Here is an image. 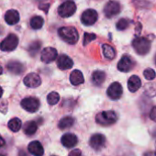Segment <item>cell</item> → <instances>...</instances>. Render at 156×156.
Here are the masks:
<instances>
[{"instance_id": "8fae6325", "label": "cell", "mask_w": 156, "mask_h": 156, "mask_svg": "<svg viewBox=\"0 0 156 156\" xmlns=\"http://www.w3.org/2000/svg\"><path fill=\"white\" fill-rule=\"evenodd\" d=\"M57 55H58V52H57L56 49H54L52 47H46L41 51V59L44 63H51L56 60Z\"/></svg>"}, {"instance_id": "cb8c5ba5", "label": "cell", "mask_w": 156, "mask_h": 156, "mask_svg": "<svg viewBox=\"0 0 156 156\" xmlns=\"http://www.w3.org/2000/svg\"><path fill=\"white\" fill-rule=\"evenodd\" d=\"M102 48H103L104 56H105L107 59L112 60V59L115 58V56H116V51H115V50H114L113 47H111V46L108 45V44H103Z\"/></svg>"}, {"instance_id": "83f0119b", "label": "cell", "mask_w": 156, "mask_h": 156, "mask_svg": "<svg viewBox=\"0 0 156 156\" xmlns=\"http://www.w3.org/2000/svg\"><path fill=\"white\" fill-rule=\"evenodd\" d=\"M60 100V96L58 93L56 92H51L48 95L47 97V101L48 103L51 105V106H53V105H56Z\"/></svg>"}, {"instance_id": "ba28073f", "label": "cell", "mask_w": 156, "mask_h": 156, "mask_svg": "<svg viewBox=\"0 0 156 156\" xmlns=\"http://www.w3.org/2000/svg\"><path fill=\"white\" fill-rule=\"evenodd\" d=\"M134 66H135V62L129 55L122 56L118 63V69L123 73H128L131 71Z\"/></svg>"}, {"instance_id": "3957f363", "label": "cell", "mask_w": 156, "mask_h": 156, "mask_svg": "<svg viewBox=\"0 0 156 156\" xmlns=\"http://www.w3.org/2000/svg\"><path fill=\"white\" fill-rule=\"evenodd\" d=\"M132 47L138 54L145 55L151 50V41L146 38L138 37V38L133 40Z\"/></svg>"}, {"instance_id": "60d3db41", "label": "cell", "mask_w": 156, "mask_h": 156, "mask_svg": "<svg viewBox=\"0 0 156 156\" xmlns=\"http://www.w3.org/2000/svg\"><path fill=\"white\" fill-rule=\"evenodd\" d=\"M155 155H156V142H155Z\"/></svg>"}, {"instance_id": "5b68a950", "label": "cell", "mask_w": 156, "mask_h": 156, "mask_svg": "<svg viewBox=\"0 0 156 156\" xmlns=\"http://www.w3.org/2000/svg\"><path fill=\"white\" fill-rule=\"evenodd\" d=\"M19 44V38L15 34H9L0 44V49L4 51H14Z\"/></svg>"}, {"instance_id": "4dcf8cb0", "label": "cell", "mask_w": 156, "mask_h": 156, "mask_svg": "<svg viewBox=\"0 0 156 156\" xmlns=\"http://www.w3.org/2000/svg\"><path fill=\"white\" fill-rule=\"evenodd\" d=\"M129 25V21L128 20H126V19H121V20H119L117 22L116 27H117V29H118L119 30H124L128 29Z\"/></svg>"}, {"instance_id": "7c38bea8", "label": "cell", "mask_w": 156, "mask_h": 156, "mask_svg": "<svg viewBox=\"0 0 156 156\" xmlns=\"http://www.w3.org/2000/svg\"><path fill=\"white\" fill-rule=\"evenodd\" d=\"M24 84L26 87H31V88H35L41 86V77L39 76V74L35 73H30L29 74H27L24 77V80H23Z\"/></svg>"}, {"instance_id": "2e32d148", "label": "cell", "mask_w": 156, "mask_h": 156, "mask_svg": "<svg viewBox=\"0 0 156 156\" xmlns=\"http://www.w3.org/2000/svg\"><path fill=\"white\" fill-rule=\"evenodd\" d=\"M28 151L34 156H42L44 153L43 147L38 140L31 141L28 146Z\"/></svg>"}, {"instance_id": "d4e9b609", "label": "cell", "mask_w": 156, "mask_h": 156, "mask_svg": "<svg viewBox=\"0 0 156 156\" xmlns=\"http://www.w3.org/2000/svg\"><path fill=\"white\" fill-rule=\"evenodd\" d=\"M8 126H9L10 130H12L13 132H17V131H19L20 129V128L22 126V122H21V120L20 119L14 118V119L9 120Z\"/></svg>"}, {"instance_id": "4fadbf2b", "label": "cell", "mask_w": 156, "mask_h": 156, "mask_svg": "<svg viewBox=\"0 0 156 156\" xmlns=\"http://www.w3.org/2000/svg\"><path fill=\"white\" fill-rule=\"evenodd\" d=\"M105 143H106V137L103 134H100V133L94 134L89 140L90 146L96 151L101 150L105 146Z\"/></svg>"}, {"instance_id": "f35d334b", "label": "cell", "mask_w": 156, "mask_h": 156, "mask_svg": "<svg viewBox=\"0 0 156 156\" xmlns=\"http://www.w3.org/2000/svg\"><path fill=\"white\" fill-rule=\"evenodd\" d=\"M2 95H3V89H2L1 87H0V98L2 97Z\"/></svg>"}, {"instance_id": "7a4b0ae2", "label": "cell", "mask_w": 156, "mask_h": 156, "mask_svg": "<svg viewBox=\"0 0 156 156\" xmlns=\"http://www.w3.org/2000/svg\"><path fill=\"white\" fill-rule=\"evenodd\" d=\"M118 120V115L113 110L102 111L96 117V121L102 126H109L115 124Z\"/></svg>"}, {"instance_id": "f1b7e54d", "label": "cell", "mask_w": 156, "mask_h": 156, "mask_svg": "<svg viewBox=\"0 0 156 156\" xmlns=\"http://www.w3.org/2000/svg\"><path fill=\"white\" fill-rule=\"evenodd\" d=\"M40 48H41V42L40 41H34L32 42L30 47H29V52L30 53V55H35L39 51H40Z\"/></svg>"}, {"instance_id": "e0dca14e", "label": "cell", "mask_w": 156, "mask_h": 156, "mask_svg": "<svg viewBox=\"0 0 156 156\" xmlns=\"http://www.w3.org/2000/svg\"><path fill=\"white\" fill-rule=\"evenodd\" d=\"M84 81H85V78H84L82 72H80L79 70H74L72 72L70 75V82L73 86H79L83 84Z\"/></svg>"}, {"instance_id": "d6986e66", "label": "cell", "mask_w": 156, "mask_h": 156, "mask_svg": "<svg viewBox=\"0 0 156 156\" xmlns=\"http://www.w3.org/2000/svg\"><path fill=\"white\" fill-rule=\"evenodd\" d=\"M141 87V81L137 75H132L128 81V88L130 92L138 91Z\"/></svg>"}, {"instance_id": "4316f807", "label": "cell", "mask_w": 156, "mask_h": 156, "mask_svg": "<svg viewBox=\"0 0 156 156\" xmlns=\"http://www.w3.org/2000/svg\"><path fill=\"white\" fill-rule=\"evenodd\" d=\"M144 93L146 96H148L150 98L156 96V84H154V83L146 84L144 87Z\"/></svg>"}, {"instance_id": "5bb4252c", "label": "cell", "mask_w": 156, "mask_h": 156, "mask_svg": "<svg viewBox=\"0 0 156 156\" xmlns=\"http://www.w3.org/2000/svg\"><path fill=\"white\" fill-rule=\"evenodd\" d=\"M73 65V60L67 56V55H61L58 57L57 59V66L59 67V69L61 70H67V69H71Z\"/></svg>"}, {"instance_id": "52a82bcc", "label": "cell", "mask_w": 156, "mask_h": 156, "mask_svg": "<svg viewBox=\"0 0 156 156\" xmlns=\"http://www.w3.org/2000/svg\"><path fill=\"white\" fill-rule=\"evenodd\" d=\"M98 18V12L95 9H87L83 12V14L81 16V20H82L84 25L91 26L97 22Z\"/></svg>"}, {"instance_id": "ffe728a7", "label": "cell", "mask_w": 156, "mask_h": 156, "mask_svg": "<svg viewBox=\"0 0 156 156\" xmlns=\"http://www.w3.org/2000/svg\"><path fill=\"white\" fill-rule=\"evenodd\" d=\"M106 79V73L103 71H95L92 74V82L95 86H101Z\"/></svg>"}, {"instance_id": "b9f144b4", "label": "cell", "mask_w": 156, "mask_h": 156, "mask_svg": "<svg viewBox=\"0 0 156 156\" xmlns=\"http://www.w3.org/2000/svg\"><path fill=\"white\" fill-rule=\"evenodd\" d=\"M154 60H155V63H156V55H155V58H154Z\"/></svg>"}, {"instance_id": "ab89813d", "label": "cell", "mask_w": 156, "mask_h": 156, "mask_svg": "<svg viewBox=\"0 0 156 156\" xmlns=\"http://www.w3.org/2000/svg\"><path fill=\"white\" fill-rule=\"evenodd\" d=\"M3 73V69H2V67L1 66H0V74H1Z\"/></svg>"}, {"instance_id": "484cf974", "label": "cell", "mask_w": 156, "mask_h": 156, "mask_svg": "<svg viewBox=\"0 0 156 156\" xmlns=\"http://www.w3.org/2000/svg\"><path fill=\"white\" fill-rule=\"evenodd\" d=\"M43 23H44V20L40 16H34L30 20V26L34 30H40V29H41L42 26H43Z\"/></svg>"}, {"instance_id": "d590c367", "label": "cell", "mask_w": 156, "mask_h": 156, "mask_svg": "<svg viewBox=\"0 0 156 156\" xmlns=\"http://www.w3.org/2000/svg\"><path fill=\"white\" fill-rule=\"evenodd\" d=\"M5 144H6L5 140L1 137V135H0V148L3 147V146H5Z\"/></svg>"}, {"instance_id": "8992f818", "label": "cell", "mask_w": 156, "mask_h": 156, "mask_svg": "<svg viewBox=\"0 0 156 156\" xmlns=\"http://www.w3.org/2000/svg\"><path fill=\"white\" fill-rule=\"evenodd\" d=\"M119 12H120V5L119 2L115 1V0L108 1L104 8V14L108 19L115 17Z\"/></svg>"}, {"instance_id": "ee69618b", "label": "cell", "mask_w": 156, "mask_h": 156, "mask_svg": "<svg viewBox=\"0 0 156 156\" xmlns=\"http://www.w3.org/2000/svg\"><path fill=\"white\" fill-rule=\"evenodd\" d=\"M0 156H5V155H0Z\"/></svg>"}, {"instance_id": "30bf717a", "label": "cell", "mask_w": 156, "mask_h": 156, "mask_svg": "<svg viewBox=\"0 0 156 156\" xmlns=\"http://www.w3.org/2000/svg\"><path fill=\"white\" fill-rule=\"evenodd\" d=\"M123 93V89L121 85L119 82H114L112 83L107 91V94L108 96V98L112 100H118L121 98Z\"/></svg>"}, {"instance_id": "603a6c76", "label": "cell", "mask_w": 156, "mask_h": 156, "mask_svg": "<svg viewBox=\"0 0 156 156\" xmlns=\"http://www.w3.org/2000/svg\"><path fill=\"white\" fill-rule=\"evenodd\" d=\"M37 129H38V126H37L35 121H29V122H27L24 125V128H23L25 134H27L29 136L33 135L37 131Z\"/></svg>"}, {"instance_id": "74e56055", "label": "cell", "mask_w": 156, "mask_h": 156, "mask_svg": "<svg viewBox=\"0 0 156 156\" xmlns=\"http://www.w3.org/2000/svg\"><path fill=\"white\" fill-rule=\"evenodd\" d=\"M19 156H29V155L26 152H24V151H20V154H19Z\"/></svg>"}, {"instance_id": "ac0fdd59", "label": "cell", "mask_w": 156, "mask_h": 156, "mask_svg": "<svg viewBox=\"0 0 156 156\" xmlns=\"http://www.w3.org/2000/svg\"><path fill=\"white\" fill-rule=\"evenodd\" d=\"M5 20L9 25H15L20 21V14L17 10L10 9L5 14Z\"/></svg>"}, {"instance_id": "f546056e", "label": "cell", "mask_w": 156, "mask_h": 156, "mask_svg": "<svg viewBox=\"0 0 156 156\" xmlns=\"http://www.w3.org/2000/svg\"><path fill=\"white\" fill-rule=\"evenodd\" d=\"M143 75H144V77L146 78L147 80L151 81V80H153L154 78L156 77V73H155V71L152 70L151 68H148V69H146V70L143 72Z\"/></svg>"}, {"instance_id": "8d00e7d4", "label": "cell", "mask_w": 156, "mask_h": 156, "mask_svg": "<svg viewBox=\"0 0 156 156\" xmlns=\"http://www.w3.org/2000/svg\"><path fill=\"white\" fill-rule=\"evenodd\" d=\"M143 156H154L152 152H150V151H147L146 153L143 154Z\"/></svg>"}, {"instance_id": "7402d4cb", "label": "cell", "mask_w": 156, "mask_h": 156, "mask_svg": "<svg viewBox=\"0 0 156 156\" xmlns=\"http://www.w3.org/2000/svg\"><path fill=\"white\" fill-rule=\"evenodd\" d=\"M73 123H74V119L72 117H64L59 121L58 127L61 129H66L71 128L73 125Z\"/></svg>"}, {"instance_id": "277c9868", "label": "cell", "mask_w": 156, "mask_h": 156, "mask_svg": "<svg viewBox=\"0 0 156 156\" xmlns=\"http://www.w3.org/2000/svg\"><path fill=\"white\" fill-rule=\"evenodd\" d=\"M76 11V5L73 1H65L58 8V14L62 18H70Z\"/></svg>"}, {"instance_id": "7bdbcfd3", "label": "cell", "mask_w": 156, "mask_h": 156, "mask_svg": "<svg viewBox=\"0 0 156 156\" xmlns=\"http://www.w3.org/2000/svg\"><path fill=\"white\" fill-rule=\"evenodd\" d=\"M39 1H46V0H39Z\"/></svg>"}, {"instance_id": "9c48e42d", "label": "cell", "mask_w": 156, "mask_h": 156, "mask_svg": "<svg viewBox=\"0 0 156 156\" xmlns=\"http://www.w3.org/2000/svg\"><path fill=\"white\" fill-rule=\"evenodd\" d=\"M21 107L28 112L34 113L40 108V101L36 98H26L21 101Z\"/></svg>"}, {"instance_id": "836d02e7", "label": "cell", "mask_w": 156, "mask_h": 156, "mask_svg": "<svg viewBox=\"0 0 156 156\" xmlns=\"http://www.w3.org/2000/svg\"><path fill=\"white\" fill-rule=\"evenodd\" d=\"M150 118H151V120L156 121V107L151 108V110L150 112Z\"/></svg>"}, {"instance_id": "6da1fadb", "label": "cell", "mask_w": 156, "mask_h": 156, "mask_svg": "<svg viewBox=\"0 0 156 156\" xmlns=\"http://www.w3.org/2000/svg\"><path fill=\"white\" fill-rule=\"evenodd\" d=\"M60 38L69 44H75L79 40V34L73 27H62L58 30Z\"/></svg>"}, {"instance_id": "e575fe53", "label": "cell", "mask_w": 156, "mask_h": 156, "mask_svg": "<svg viewBox=\"0 0 156 156\" xmlns=\"http://www.w3.org/2000/svg\"><path fill=\"white\" fill-rule=\"evenodd\" d=\"M49 7H50V5H49V4H46V5H41V6H40V9H42V10H44L45 12H47V11H48Z\"/></svg>"}, {"instance_id": "1f68e13d", "label": "cell", "mask_w": 156, "mask_h": 156, "mask_svg": "<svg viewBox=\"0 0 156 156\" xmlns=\"http://www.w3.org/2000/svg\"><path fill=\"white\" fill-rule=\"evenodd\" d=\"M97 39V35L94 33H85L84 36V45L87 46L89 42Z\"/></svg>"}, {"instance_id": "f6af8a7d", "label": "cell", "mask_w": 156, "mask_h": 156, "mask_svg": "<svg viewBox=\"0 0 156 156\" xmlns=\"http://www.w3.org/2000/svg\"><path fill=\"white\" fill-rule=\"evenodd\" d=\"M155 136H156V132H155Z\"/></svg>"}, {"instance_id": "44dd1931", "label": "cell", "mask_w": 156, "mask_h": 156, "mask_svg": "<svg viewBox=\"0 0 156 156\" xmlns=\"http://www.w3.org/2000/svg\"><path fill=\"white\" fill-rule=\"evenodd\" d=\"M8 69H9V72H11L13 73H16V74L21 73L24 71V67L20 62H9Z\"/></svg>"}, {"instance_id": "9a60e30c", "label": "cell", "mask_w": 156, "mask_h": 156, "mask_svg": "<svg viewBox=\"0 0 156 156\" xmlns=\"http://www.w3.org/2000/svg\"><path fill=\"white\" fill-rule=\"evenodd\" d=\"M77 141H78L77 137L73 133H66L61 139L62 144L66 148H72L75 146L77 144Z\"/></svg>"}, {"instance_id": "d6a6232c", "label": "cell", "mask_w": 156, "mask_h": 156, "mask_svg": "<svg viewBox=\"0 0 156 156\" xmlns=\"http://www.w3.org/2000/svg\"><path fill=\"white\" fill-rule=\"evenodd\" d=\"M82 152L79 149H74L73 151H71V152L69 153L68 156H81Z\"/></svg>"}]
</instances>
